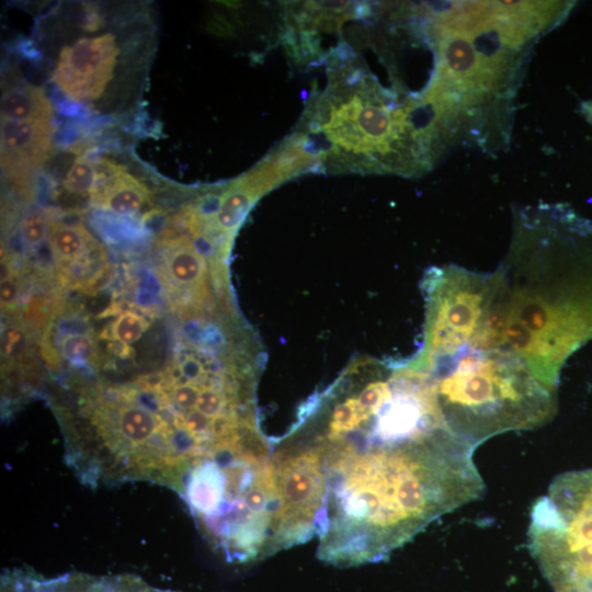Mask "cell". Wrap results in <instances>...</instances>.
I'll return each instance as SVG.
<instances>
[{"instance_id":"cell-10","label":"cell","mask_w":592,"mask_h":592,"mask_svg":"<svg viewBox=\"0 0 592 592\" xmlns=\"http://www.w3.org/2000/svg\"><path fill=\"white\" fill-rule=\"evenodd\" d=\"M91 201L100 208L121 216H135L151 201V192L125 168L101 181Z\"/></svg>"},{"instance_id":"cell-18","label":"cell","mask_w":592,"mask_h":592,"mask_svg":"<svg viewBox=\"0 0 592 592\" xmlns=\"http://www.w3.org/2000/svg\"><path fill=\"white\" fill-rule=\"evenodd\" d=\"M0 295L2 311L12 310L19 296V281L16 274L12 273L1 281Z\"/></svg>"},{"instance_id":"cell-3","label":"cell","mask_w":592,"mask_h":592,"mask_svg":"<svg viewBox=\"0 0 592 592\" xmlns=\"http://www.w3.org/2000/svg\"><path fill=\"white\" fill-rule=\"evenodd\" d=\"M572 2H447L430 11L434 70L424 98L462 136L493 148L506 139L510 103L535 39Z\"/></svg>"},{"instance_id":"cell-14","label":"cell","mask_w":592,"mask_h":592,"mask_svg":"<svg viewBox=\"0 0 592 592\" xmlns=\"http://www.w3.org/2000/svg\"><path fill=\"white\" fill-rule=\"evenodd\" d=\"M64 357L75 365H91L95 361L96 344L94 339L83 332H68L59 340Z\"/></svg>"},{"instance_id":"cell-16","label":"cell","mask_w":592,"mask_h":592,"mask_svg":"<svg viewBox=\"0 0 592 592\" xmlns=\"http://www.w3.org/2000/svg\"><path fill=\"white\" fill-rule=\"evenodd\" d=\"M53 215L46 209L29 212L21 220L20 231L29 247L39 246L48 236Z\"/></svg>"},{"instance_id":"cell-2","label":"cell","mask_w":592,"mask_h":592,"mask_svg":"<svg viewBox=\"0 0 592 592\" xmlns=\"http://www.w3.org/2000/svg\"><path fill=\"white\" fill-rule=\"evenodd\" d=\"M503 284V348L549 387L592 341V221L563 204L519 209Z\"/></svg>"},{"instance_id":"cell-1","label":"cell","mask_w":592,"mask_h":592,"mask_svg":"<svg viewBox=\"0 0 592 592\" xmlns=\"http://www.w3.org/2000/svg\"><path fill=\"white\" fill-rule=\"evenodd\" d=\"M277 445L315 501L317 556L335 567L387 559L485 490L476 448L431 391L376 367L346 368Z\"/></svg>"},{"instance_id":"cell-7","label":"cell","mask_w":592,"mask_h":592,"mask_svg":"<svg viewBox=\"0 0 592 592\" xmlns=\"http://www.w3.org/2000/svg\"><path fill=\"white\" fill-rule=\"evenodd\" d=\"M1 167L16 187L27 190L34 172L46 162L52 151V119L2 121Z\"/></svg>"},{"instance_id":"cell-8","label":"cell","mask_w":592,"mask_h":592,"mask_svg":"<svg viewBox=\"0 0 592 592\" xmlns=\"http://www.w3.org/2000/svg\"><path fill=\"white\" fill-rule=\"evenodd\" d=\"M160 250V271L170 291L185 293L197 301L210 299L207 261L198 244L187 236L166 231L157 240Z\"/></svg>"},{"instance_id":"cell-6","label":"cell","mask_w":592,"mask_h":592,"mask_svg":"<svg viewBox=\"0 0 592 592\" xmlns=\"http://www.w3.org/2000/svg\"><path fill=\"white\" fill-rule=\"evenodd\" d=\"M118 54L111 33L79 38L59 52L52 79L71 100H98L113 78Z\"/></svg>"},{"instance_id":"cell-11","label":"cell","mask_w":592,"mask_h":592,"mask_svg":"<svg viewBox=\"0 0 592 592\" xmlns=\"http://www.w3.org/2000/svg\"><path fill=\"white\" fill-rule=\"evenodd\" d=\"M42 592H174L149 585L135 576H94L81 572L67 573Z\"/></svg>"},{"instance_id":"cell-15","label":"cell","mask_w":592,"mask_h":592,"mask_svg":"<svg viewBox=\"0 0 592 592\" xmlns=\"http://www.w3.org/2000/svg\"><path fill=\"white\" fill-rule=\"evenodd\" d=\"M148 328L144 316L134 311H123L112 322L110 332L112 339L123 345L133 344L141 339Z\"/></svg>"},{"instance_id":"cell-19","label":"cell","mask_w":592,"mask_h":592,"mask_svg":"<svg viewBox=\"0 0 592 592\" xmlns=\"http://www.w3.org/2000/svg\"><path fill=\"white\" fill-rule=\"evenodd\" d=\"M46 301L44 298L41 297H32L30 299V303L25 307L24 310V317L30 323V326H33L35 328H41L42 325L45 322L46 317Z\"/></svg>"},{"instance_id":"cell-5","label":"cell","mask_w":592,"mask_h":592,"mask_svg":"<svg viewBox=\"0 0 592 592\" xmlns=\"http://www.w3.org/2000/svg\"><path fill=\"white\" fill-rule=\"evenodd\" d=\"M423 338L410 361L428 369L466 351L503 348V284L498 267L475 272L447 264L425 271Z\"/></svg>"},{"instance_id":"cell-4","label":"cell","mask_w":592,"mask_h":592,"mask_svg":"<svg viewBox=\"0 0 592 592\" xmlns=\"http://www.w3.org/2000/svg\"><path fill=\"white\" fill-rule=\"evenodd\" d=\"M452 431L476 448L509 431L548 423L557 389L505 348L466 351L425 369Z\"/></svg>"},{"instance_id":"cell-12","label":"cell","mask_w":592,"mask_h":592,"mask_svg":"<svg viewBox=\"0 0 592 592\" xmlns=\"http://www.w3.org/2000/svg\"><path fill=\"white\" fill-rule=\"evenodd\" d=\"M1 117L2 121L52 119L53 105L42 88L24 83L3 93Z\"/></svg>"},{"instance_id":"cell-17","label":"cell","mask_w":592,"mask_h":592,"mask_svg":"<svg viewBox=\"0 0 592 592\" xmlns=\"http://www.w3.org/2000/svg\"><path fill=\"white\" fill-rule=\"evenodd\" d=\"M29 333L25 328L18 323H11L2 332L1 353L5 361L20 360L29 348Z\"/></svg>"},{"instance_id":"cell-9","label":"cell","mask_w":592,"mask_h":592,"mask_svg":"<svg viewBox=\"0 0 592 592\" xmlns=\"http://www.w3.org/2000/svg\"><path fill=\"white\" fill-rule=\"evenodd\" d=\"M48 241L53 258L64 276L72 267H87L92 260L103 259L105 255L101 244L81 224L53 220Z\"/></svg>"},{"instance_id":"cell-13","label":"cell","mask_w":592,"mask_h":592,"mask_svg":"<svg viewBox=\"0 0 592 592\" xmlns=\"http://www.w3.org/2000/svg\"><path fill=\"white\" fill-rule=\"evenodd\" d=\"M99 182L95 160L87 156L78 157L62 182V191L68 195L83 197L92 196Z\"/></svg>"}]
</instances>
